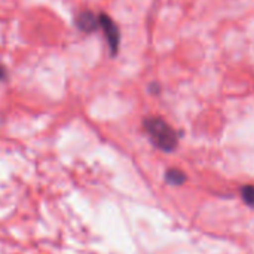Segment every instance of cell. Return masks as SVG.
Returning <instances> with one entry per match:
<instances>
[{"mask_svg": "<svg viewBox=\"0 0 254 254\" xmlns=\"http://www.w3.org/2000/svg\"><path fill=\"white\" fill-rule=\"evenodd\" d=\"M143 129L149 135L152 144L162 152H173L179 144L177 131L159 116H147L143 119Z\"/></svg>", "mask_w": 254, "mask_h": 254, "instance_id": "6da1fadb", "label": "cell"}, {"mask_svg": "<svg viewBox=\"0 0 254 254\" xmlns=\"http://www.w3.org/2000/svg\"><path fill=\"white\" fill-rule=\"evenodd\" d=\"M98 16H100V28L104 33V37L109 45L112 57H115L119 52V46H121V30L107 13L101 12V13H98Z\"/></svg>", "mask_w": 254, "mask_h": 254, "instance_id": "7a4b0ae2", "label": "cell"}, {"mask_svg": "<svg viewBox=\"0 0 254 254\" xmlns=\"http://www.w3.org/2000/svg\"><path fill=\"white\" fill-rule=\"evenodd\" d=\"M74 22H76V27L85 34L95 33L100 28V16H98V13H95L92 10H88V9L79 12Z\"/></svg>", "mask_w": 254, "mask_h": 254, "instance_id": "3957f363", "label": "cell"}, {"mask_svg": "<svg viewBox=\"0 0 254 254\" xmlns=\"http://www.w3.org/2000/svg\"><path fill=\"white\" fill-rule=\"evenodd\" d=\"M165 180H167L170 185L179 186V185H182V183L186 180V176H185L180 170H168L167 174H165Z\"/></svg>", "mask_w": 254, "mask_h": 254, "instance_id": "277c9868", "label": "cell"}, {"mask_svg": "<svg viewBox=\"0 0 254 254\" xmlns=\"http://www.w3.org/2000/svg\"><path fill=\"white\" fill-rule=\"evenodd\" d=\"M241 193H243V199H244L250 207H253L254 208V186H246V188H243Z\"/></svg>", "mask_w": 254, "mask_h": 254, "instance_id": "5b68a950", "label": "cell"}, {"mask_svg": "<svg viewBox=\"0 0 254 254\" xmlns=\"http://www.w3.org/2000/svg\"><path fill=\"white\" fill-rule=\"evenodd\" d=\"M149 91H150V92H152L153 95H158V94L161 92V86H159L158 83H155V82H153V83L150 85V88H149Z\"/></svg>", "mask_w": 254, "mask_h": 254, "instance_id": "8992f818", "label": "cell"}, {"mask_svg": "<svg viewBox=\"0 0 254 254\" xmlns=\"http://www.w3.org/2000/svg\"><path fill=\"white\" fill-rule=\"evenodd\" d=\"M6 79H7V71H6L4 65L0 64V82H3V80H6Z\"/></svg>", "mask_w": 254, "mask_h": 254, "instance_id": "52a82bcc", "label": "cell"}]
</instances>
